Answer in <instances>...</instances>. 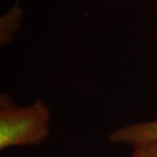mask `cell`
Here are the masks:
<instances>
[{
	"mask_svg": "<svg viewBox=\"0 0 157 157\" xmlns=\"http://www.w3.org/2000/svg\"><path fill=\"white\" fill-rule=\"evenodd\" d=\"M113 144H127L132 147L157 141V119L121 125L109 135Z\"/></svg>",
	"mask_w": 157,
	"mask_h": 157,
	"instance_id": "2",
	"label": "cell"
},
{
	"mask_svg": "<svg viewBox=\"0 0 157 157\" xmlns=\"http://www.w3.org/2000/svg\"><path fill=\"white\" fill-rule=\"evenodd\" d=\"M51 111L42 100L18 106L7 94L0 97V150L38 146L48 139Z\"/></svg>",
	"mask_w": 157,
	"mask_h": 157,
	"instance_id": "1",
	"label": "cell"
},
{
	"mask_svg": "<svg viewBox=\"0 0 157 157\" xmlns=\"http://www.w3.org/2000/svg\"><path fill=\"white\" fill-rule=\"evenodd\" d=\"M130 157H157V141L140 144L132 147Z\"/></svg>",
	"mask_w": 157,
	"mask_h": 157,
	"instance_id": "3",
	"label": "cell"
}]
</instances>
